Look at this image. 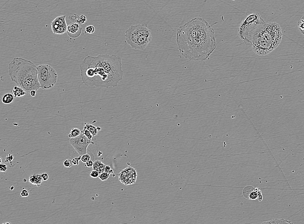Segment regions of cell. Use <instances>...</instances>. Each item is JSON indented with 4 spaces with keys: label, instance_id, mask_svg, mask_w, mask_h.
Listing matches in <instances>:
<instances>
[{
    "label": "cell",
    "instance_id": "cell-1",
    "mask_svg": "<svg viewBox=\"0 0 304 224\" xmlns=\"http://www.w3.org/2000/svg\"><path fill=\"white\" fill-rule=\"evenodd\" d=\"M176 42L181 54L194 61H205L217 47L214 28L200 18L192 19L178 28Z\"/></svg>",
    "mask_w": 304,
    "mask_h": 224
},
{
    "label": "cell",
    "instance_id": "cell-2",
    "mask_svg": "<svg viewBox=\"0 0 304 224\" xmlns=\"http://www.w3.org/2000/svg\"><path fill=\"white\" fill-rule=\"evenodd\" d=\"M122 66L121 58L116 55H87L80 65L81 80L87 86L115 87L123 80Z\"/></svg>",
    "mask_w": 304,
    "mask_h": 224
},
{
    "label": "cell",
    "instance_id": "cell-3",
    "mask_svg": "<svg viewBox=\"0 0 304 224\" xmlns=\"http://www.w3.org/2000/svg\"><path fill=\"white\" fill-rule=\"evenodd\" d=\"M8 75L12 82L30 93L40 88L38 80L37 66L22 58H15L9 63Z\"/></svg>",
    "mask_w": 304,
    "mask_h": 224
},
{
    "label": "cell",
    "instance_id": "cell-4",
    "mask_svg": "<svg viewBox=\"0 0 304 224\" xmlns=\"http://www.w3.org/2000/svg\"><path fill=\"white\" fill-rule=\"evenodd\" d=\"M281 28L276 23H265L253 34L250 45L253 51L259 56L267 55L278 47L282 40Z\"/></svg>",
    "mask_w": 304,
    "mask_h": 224
},
{
    "label": "cell",
    "instance_id": "cell-5",
    "mask_svg": "<svg viewBox=\"0 0 304 224\" xmlns=\"http://www.w3.org/2000/svg\"><path fill=\"white\" fill-rule=\"evenodd\" d=\"M126 42L131 48L143 50L152 41L151 31L146 24L131 26L125 31Z\"/></svg>",
    "mask_w": 304,
    "mask_h": 224
},
{
    "label": "cell",
    "instance_id": "cell-6",
    "mask_svg": "<svg viewBox=\"0 0 304 224\" xmlns=\"http://www.w3.org/2000/svg\"><path fill=\"white\" fill-rule=\"evenodd\" d=\"M266 23L259 13L250 14L241 23L238 35L247 45H250L253 34L258 28Z\"/></svg>",
    "mask_w": 304,
    "mask_h": 224
},
{
    "label": "cell",
    "instance_id": "cell-7",
    "mask_svg": "<svg viewBox=\"0 0 304 224\" xmlns=\"http://www.w3.org/2000/svg\"><path fill=\"white\" fill-rule=\"evenodd\" d=\"M38 80L40 88L43 90L51 89L57 83L58 75L54 68L46 64L37 66Z\"/></svg>",
    "mask_w": 304,
    "mask_h": 224
},
{
    "label": "cell",
    "instance_id": "cell-8",
    "mask_svg": "<svg viewBox=\"0 0 304 224\" xmlns=\"http://www.w3.org/2000/svg\"><path fill=\"white\" fill-rule=\"evenodd\" d=\"M69 142L79 156L81 157L87 153V149L90 144H94L82 132L79 136L70 139Z\"/></svg>",
    "mask_w": 304,
    "mask_h": 224
},
{
    "label": "cell",
    "instance_id": "cell-9",
    "mask_svg": "<svg viewBox=\"0 0 304 224\" xmlns=\"http://www.w3.org/2000/svg\"><path fill=\"white\" fill-rule=\"evenodd\" d=\"M65 15L57 17L51 23L52 31L55 35H62L67 31Z\"/></svg>",
    "mask_w": 304,
    "mask_h": 224
},
{
    "label": "cell",
    "instance_id": "cell-10",
    "mask_svg": "<svg viewBox=\"0 0 304 224\" xmlns=\"http://www.w3.org/2000/svg\"><path fill=\"white\" fill-rule=\"evenodd\" d=\"M82 28L77 23H73L68 26V36L72 39H76L81 36Z\"/></svg>",
    "mask_w": 304,
    "mask_h": 224
},
{
    "label": "cell",
    "instance_id": "cell-11",
    "mask_svg": "<svg viewBox=\"0 0 304 224\" xmlns=\"http://www.w3.org/2000/svg\"><path fill=\"white\" fill-rule=\"evenodd\" d=\"M105 167L106 165L100 161H94L93 166V169L94 170L97 171L99 174L105 172Z\"/></svg>",
    "mask_w": 304,
    "mask_h": 224
},
{
    "label": "cell",
    "instance_id": "cell-12",
    "mask_svg": "<svg viewBox=\"0 0 304 224\" xmlns=\"http://www.w3.org/2000/svg\"><path fill=\"white\" fill-rule=\"evenodd\" d=\"M12 92H13V94L15 98H17V97L20 98V97H23L27 94V92L18 86V85L15 86L14 87L13 90H12Z\"/></svg>",
    "mask_w": 304,
    "mask_h": 224
},
{
    "label": "cell",
    "instance_id": "cell-13",
    "mask_svg": "<svg viewBox=\"0 0 304 224\" xmlns=\"http://www.w3.org/2000/svg\"><path fill=\"white\" fill-rule=\"evenodd\" d=\"M15 98L14 94L10 93H6L3 96L2 102L3 103L8 104L13 103L15 100Z\"/></svg>",
    "mask_w": 304,
    "mask_h": 224
},
{
    "label": "cell",
    "instance_id": "cell-14",
    "mask_svg": "<svg viewBox=\"0 0 304 224\" xmlns=\"http://www.w3.org/2000/svg\"><path fill=\"white\" fill-rule=\"evenodd\" d=\"M85 125L87 127L88 130L89 131L93 136L97 135L98 131L101 130V128L99 127L98 126L96 127L94 126V125L90 124L85 123Z\"/></svg>",
    "mask_w": 304,
    "mask_h": 224
},
{
    "label": "cell",
    "instance_id": "cell-15",
    "mask_svg": "<svg viewBox=\"0 0 304 224\" xmlns=\"http://www.w3.org/2000/svg\"><path fill=\"white\" fill-rule=\"evenodd\" d=\"M292 224V223L288 221V220H284V219H275L268 221V222H264L262 224Z\"/></svg>",
    "mask_w": 304,
    "mask_h": 224
},
{
    "label": "cell",
    "instance_id": "cell-16",
    "mask_svg": "<svg viewBox=\"0 0 304 224\" xmlns=\"http://www.w3.org/2000/svg\"><path fill=\"white\" fill-rule=\"evenodd\" d=\"M81 133H82V131L79 129V128H72L68 136L70 139L75 138V137L79 136Z\"/></svg>",
    "mask_w": 304,
    "mask_h": 224
},
{
    "label": "cell",
    "instance_id": "cell-17",
    "mask_svg": "<svg viewBox=\"0 0 304 224\" xmlns=\"http://www.w3.org/2000/svg\"><path fill=\"white\" fill-rule=\"evenodd\" d=\"M82 132L83 133L87 138H88L90 140H92L93 137V135L91 134L90 132L88 130L87 128V127L86 126H84V128H83V130H82Z\"/></svg>",
    "mask_w": 304,
    "mask_h": 224
},
{
    "label": "cell",
    "instance_id": "cell-18",
    "mask_svg": "<svg viewBox=\"0 0 304 224\" xmlns=\"http://www.w3.org/2000/svg\"><path fill=\"white\" fill-rule=\"evenodd\" d=\"M127 171H128L129 176H137L136 170L133 168L131 167H129L125 169Z\"/></svg>",
    "mask_w": 304,
    "mask_h": 224
},
{
    "label": "cell",
    "instance_id": "cell-19",
    "mask_svg": "<svg viewBox=\"0 0 304 224\" xmlns=\"http://www.w3.org/2000/svg\"><path fill=\"white\" fill-rule=\"evenodd\" d=\"M298 28L301 31V33L304 35V16L302 18L300 21L298 22Z\"/></svg>",
    "mask_w": 304,
    "mask_h": 224
},
{
    "label": "cell",
    "instance_id": "cell-20",
    "mask_svg": "<svg viewBox=\"0 0 304 224\" xmlns=\"http://www.w3.org/2000/svg\"><path fill=\"white\" fill-rule=\"evenodd\" d=\"M76 21L81 24H84L87 22V19L86 16L84 15H81L80 17L76 18Z\"/></svg>",
    "mask_w": 304,
    "mask_h": 224
},
{
    "label": "cell",
    "instance_id": "cell-21",
    "mask_svg": "<svg viewBox=\"0 0 304 224\" xmlns=\"http://www.w3.org/2000/svg\"><path fill=\"white\" fill-rule=\"evenodd\" d=\"M95 31V28L93 26H89L85 28V33L92 34Z\"/></svg>",
    "mask_w": 304,
    "mask_h": 224
},
{
    "label": "cell",
    "instance_id": "cell-22",
    "mask_svg": "<svg viewBox=\"0 0 304 224\" xmlns=\"http://www.w3.org/2000/svg\"><path fill=\"white\" fill-rule=\"evenodd\" d=\"M110 175V174L109 173L105 171V172L99 174V176H98V177L99 178V179H101L102 181H106V180H107L108 178H109V177Z\"/></svg>",
    "mask_w": 304,
    "mask_h": 224
},
{
    "label": "cell",
    "instance_id": "cell-23",
    "mask_svg": "<svg viewBox=\"0 0 304 224\" xmlns=\"http://www.w3.org/2000/svg\"><path fill=\"white\" fill-rule=\"evenodd\" d=\"M90 154V153H86V154L83 155L81 157V161H82V162H83V163H86L88 161L90 160L91 159Z\"/></svg>",
    "mask_w": 304,
    "mask_h": 224
},
{
    "label": "cell",
    "instance_id": "cell-24",
    "mask_svg": "<svg viewBox=\"0 0 304 224\" xmlns=\"http://www.w3.org/2000/svg\"><path fill=\"white\" fill-rule=\"evenodd\" d=\"M43 181V180L41 175H36V185L38 187L40 186Z\"/></svg>",
    "mask_w": 304,
    "mask_h": 224
},
{
    "label": "cell",
    "instance_id": "cell-25",
    "mask_svg": "<svg viewBox=\"0 0 304 224\" xmlns=\"http://www.w3.org/2000/svg\"><path fill=\"white\" fill-rule=\"evenodd\" d=\"M64 165L65 167H70L73 165L72 161L70 159H67L64 162Z\"/></svg>",
    "mask_w": 304,
    "mask_h": 224
},
{
    "label": "cell",
    "instance_id": "cell-26",
    "mask_svg": "<svg viewBox=\"0 0 304 224\" xmlns=\"http://www.w3.org/2000/svg\"><path fill=\"white\" fill-rule=\"evenodd\" d=\"M14 157L12 154H9L5 158V162L7 163H11L14 160Z\"/></svg>",
    "mask_w": 304,
    "mask_h": 224
},
{
    "label": "cell",
    "instance_id": "cell-27",
    "mask_svg": "<svg viewBox=\"0 0 304 224\" xmlns=\"http://www.w3.org/2000/svg\"><path fill=\"white\" fill-rule=\"evenodd\" d=\"M29 192L26 189H23L21 193V196L22 197H27L29 196Z\"/></svg>",
    "mask_w": 304,
    "mask_h": 224
},
{
    "label": "cell",
    "instance_id": "cell-28",
    "mask_svg": "<svg viewBox=\"0 0 304 224\" xmlns=\"http://www.w3.org/2000/svg\"><path fill=\"white\" fill-rule=\"evenodd\" d=\"M29 182L33 185H36V175H32L29 179Z\"/></svg>",
    "mask_w": 304,
    "mask_h": 224
},
{
    "label": "cell",
    "instance_id": "cell-29",
    "mask_svg": "<svg viewBox=\"0 0 304 224\" xmlns=\"http://www.w3.org/2000/svg\"><path fill=\"white\" fill-rule=\"evenodd\" d=\"M90 175L93 178H96L98 177L99 174L97 171L93 170L90 172Z\"/></svg>",
    "mask_w": 304,
    "mask_h": 224
},
{
    "label": "cell",
    "instance_id": "cell-30",
    "mask_svg": "<svg viewBox=\"0 0 304 224\" xmlns=\"http://www.w3.org/2000/svg\"><path fill=\"white\" fill-rule=\"evenodd\" d=\"M7 169V166L4 163H1L0 164V171L1 172H5Z\"/></svg>",
    "mask_w": 304,
    "mask_h": 224
},
{
    "label": "cell",
    "instance_id": "cell-31",
    "mask_svg": "<svg viewBox=\"0 0 304 224\" xmlns=\"http://www.w3.org/2000/svg\"><path fill=\"white\" fill-rule=\"evenodd\" d=\"M41 176H42V178H43V180L44 181H46L49 179V175H48V173L47 172H44V173H42L41 174Z\"/></svg>",
    "mask_w": 304,
    "mask_h": 224
},
{
    "label": "cell",
    "instance_id": "cell-32",
    "mask_svg": "<svg viewBox=\"0 0 304 224\" xmlns=\"http://www.w3.org/2000/svg\"><path fill=\"white\" fill-rule=\"evenodd\" d=\"M105 171L109 173L110 174H112V173H113L114 172L113 170L112 169V168L109 166H106Z\"/></svg>",
    "mask_w": 304,
    "mask_h": 224
},
{
    "label": "cell",
    "instance_id": "cell-33",
    "mask_svg": "<svg viewBox=\"0 0 304 224\" xmlns=\"http://www.w3.org/2000/svg\"><path fill=\"white\" fill-rule=\"evenodd\" d=\"M72 161L73 165L78 166L79 165V164H80V160H79V158H78V157H75V158H73Z\"/></svg>",
    "mask_w": 304,
    "mask_h": 224
},
{
    "label": "cell",
    "instance_id": "cell-34",
    "mask_svg": "<svg viewBox=\"0 0 304 224\" xmlns=\"http://www.w3.org/2000/svg\"><path fill=\"white\" fill-rule=\"evenodd\" d=\"M93 163H94V161H93V160H90V161L86 162V166L87 167H93Z\"/></svg>",
    "mask_w": 304,
    "mask_h": 224
},
{
    "label": "cell",
    "instance_id": "cell-35",
    "mask_svg": "<svg viewBox=\"0 0 304 224\" xmlns=\"http://www.w3.org/2000/svg\"><path fill=\"white\" fill-rule=\"evenodd\" d=\"M29 93H30V95L32 96V97H35L36 96V94H37V91L33 90H32Z\"/></svg>",
    "mask_w": 304,
    "mask_h": 224
},
{
    "label": "cell",
    "instance_id": "cell-36",
    "mask_svg": "<svg viewBox=\"0 0 304 224\" xmlns=\"http://www.w3.org/2000/svg\"><path fill=\"white\" fill-rule=\"evenodd\" d=\"M14 187L13 186H11V187H10V189L11 190H14Z\"/></svg>",
    "mask_w": 304,
    "mask_h": 224
},
{
    "label": "cell",
    "instance_id": "cell-37",
    "mask_svg": "<svg viewBox=\"0 0 304 224\" xmlns=\"http://www.w3.org/2000/svg\"><path fill=\"white\" fill-rule=\"evenodd\" d=\"M0 160H1V161H0V163H2V158H1V157H0Z\"/></svg>",
    "mask_w": 304,
    "mask_h": 224
},
{
    "label": "cell",
    "instance_id": "cell-38",
    "mask_svg": "<svg viewBox=\"0 0 304 224\" xmlns=\"http://www.w3.org/2000/svg\"><path fill=\"white\" fill-rule=\"evenodd\" d=\"M3 224H10V223H4Z\"/></svg>",
    "mask_w": 304,
    "mask_h": 224
}]
</instances>
